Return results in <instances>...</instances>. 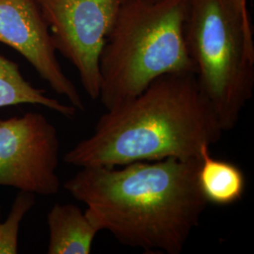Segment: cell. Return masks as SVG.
<instances>
[{
	"label": "cell",
	"instance_id": "8fae6325",
	"mask_svg": "<svg viewBox=\"0 0 254 254\" xmlns=\"http://www.w3.org/2000/svg\"><path fill=\"white\" fill-rule=\"evenodd\" d=\"M36 202V194L28 191H19L9 216L5 222H0V254L18 253V234L20 224Z\"/></svg>",
	"mask_w": 254,
	"mask_h": 254
},
{
	"label": "cell",
	"instance_id": "8992f818",
	"mask_svg": "<svg viewBox=\"0 0 254 254\" xmlns=\"http://www.w3.org/2000/svg\"><path fill=\"white\" fill-rule=\"evenodd\" d=\"M59 154L57 129L42 113L0 118V186L42 196L57 194Z\"/></svg>",
	"mask_w": 254,
	"mask_h": 254
},
{
	"label": "cell",
	"instance_id": "30bf717a",
	"mask_svg": "<svg viewBox=\"0 0 254 254\" xmlns=\"http://www.w3.org/2000/svg\"><path fill=\"white\" fill-rule=\"evenodd\" d=\"M18 105H35L53 110L66 118H73L76 109L47 96L25 79L18 64L0 54V109Z\"/></svg>",
	"mask_w": 254,
	"mask_h": 254
},
{
	"label": "cell",
	"instance_id": "7c38bea8",
	"mask_svg": "<svg viewBox=\"0 0 254 254\" xmlns=\"http://www.w3.org/2000/svg\"><path fill=\"white\" fill-rule=\"evenodd\" d=\"M238 2H239L242 9H244L245 11H249V9H248V0H238Z\"/></svg>",
	"mask_w": 254,
	"mask_h": 254
},
{
	"label": "cell",
	"instance_id": "9c48e42d",
	"mask_svg": "<svg viewBox=\"0 0 254 254\" xmlns=\"http://www.w3.org/2000/svg\"><path fill=\"white\" fill-rule=\"evenodd\" d=\"M200 161L198 181L208 203L228 206L242 198L245 192L246 179L238 166L213 157L209 146H202Z\"/></svg>",
	"mask_w": 254,
	"mask_h": 254
},
{
	"label": "cell",
	"instance_id": "277c9868",
	"mask_svg": "<svg viewBox=\"0 0 254 254\" xmlns=\"http://www.w3.org/2000/svg\"><path fill=\"white\" fill-rule=\"evenodd\" d=\"M185 38L200 90L223 131L233 130L254 95L250 12L238 0H190Z\"/></svg>",
	"mask_w": 254,
	"mask_h": 254
},
{
	"label": "cell",
	"instance_id": "5b68a950",
	"mask_svg": "<svg viewBox=\"0 0 254 254\" xmlns=\"http://www.w3.org/2000/svg\"><path fill=\"white\" fill-rule=\"evenodd\" d=\"M126 0H37L57 52L77 70L82 86L98 100L101 53Z\"/></svg>",
	"mask_w": 254,
	"mask_h": 254
},
{
	"label": "cell",
	"instance_id": "52a82bcc",
	"mask_svg": "<svg viewBox=\"0 0 254 254\" xmlns=\"http://www.w3.org/2000/svg\"><path fill=\"white\" fill-rule=\"evenodd\" d=\"M0 43L24 57L51 89L77 111L85 110L79 92L58 61L37 0H0Z\"/></svg>",
	"mask_w": 254,
	"mask_h": 254
},
{
	"label": "cell",
	"instance_id": "6da1fadb",
	"mask_svg": "<svg viewBox=\"0 0 254 254\" xmlns=\"http://www.w3.org/2000/svg\"><path fill=\"white\" fill-rule=\"evenodd\" d=\"M200 158H166L118 167H85L64 189L87 217L122 245L180 254L208 201L198 181Z\"/></svg>",
	"mask_w": 254,
	"mask_h": 254
},
{
	"label": "cell",
	"instance_id": "7a4b0ae2",
	"mask_svg": "<svg viewBox=\"0 0 254 254\" xmlns=\"http://www.w3.org/2000/svg\"><path fill=\"white\" fill-rule=\"evenodd\" d=\"M224 133L195 73H168L107 109L91 136L64 155L65 163L118 167L166 158H200Z\"/></svg>",
	"mask_w": 254,
	"mask_h": 254
},
{
	"label": "cell",
	"instance_id": "ba28073f",
	"mask_svg": "<svg viewBox=\"0 0 254 254\" xmlns=\"http://www.w3.org/2000/svg\"><path fill=\"white\" fill-rule=\"evenodd\" d=\"M48 254H90L100 232L78 206L56 203L47 215Z\"/></svg>",
	"mask_w": 254,
	"mask_h": 254
},
{
	"label": "cell",
	"instance_id": "3957f363",
	"mask_svg": "<svg viewBox=\"0 0 254 254\" xmlns=\"http://www.w3.org/2000/svg\"><path fill=\"white\" fill-rule=\"evenodd\" d=\"M190 0H126L101 53L99 100L110 109L168 73H195L185 23Z\"/></svg>",
	"mask_w": 254,
	"mask_h": 254
},
{
	"label": "cell",
	"instance_id": "4fadbf2b",
	"mask_svg": "<svg viewBox=\"0 0 254 254\" xmlns=\"http://www.w3.org/2000/svg\"><path fill=\"white\" fill-rule=\"evenodd\" d=\"M145 1H151V2H154V1H158V0H145Z\"/></svg>",
	"mask_w": 254,
	"mask_h": 254
}]
</instances>
